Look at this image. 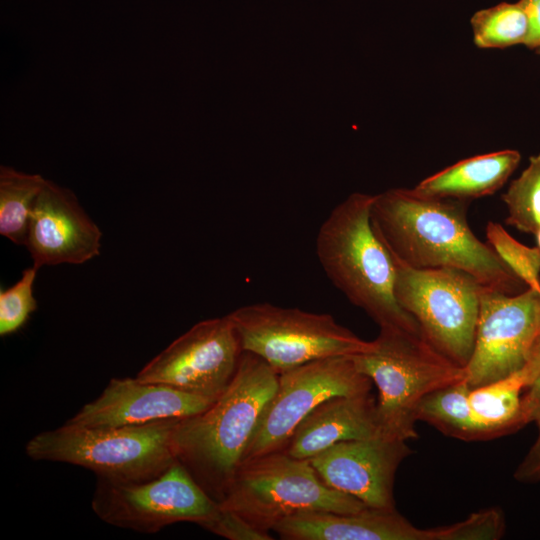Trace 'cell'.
<instances>
[{
  "instance_id": "1",
  "label": "cell",
  "mask_w": 540,
  "mask_h": 540,
  "mask_svg": "<svg viewBox=\"0 0 540 540\" xmlns=\"http://www.w3.org/2000/svg\"><path fill=\"white\" fill-rule=\"evenodd\" d=\"M371 223L392 257L410 267L457 269L483 287L510 295L525 290V283L471 230L467 201L392 188L375 195Z\"/></svg>"
},
{
  "instance_id": "2",
  "label": "cell",
  "mask_w": 540,
  "mask_h": 540,
  "mask_svg": "<svg viewBox=\"0 0 540 540\" xmlns=\"http://www.w3.org/2000/svg\"><path fill=\"white\" fill-rule=\"evenodd\" d=\"M278 377L263 359L243 351L221 396L204 411L180 419L173 429L176 460L217 503L243 461Z\"/></svg>"
},
{
  "instance_id": "3",
  "label": "cell",
  "mask_w": 540,
  "mask_h": 540,
  "mask_svg": "<svg viewBox=\"0 0 540 540\" xmlns=\"http://www.w3.org/2000/svg\"><path fill=\"white\" fill-rule=\"evenodd\" d=\"M374 199L356 192L333 208L316 236L318 261L331 283L379 327L421 333L394 296V261L371 223Z\"/></svg>"
},
{
  "instance_id": "4",
  "label": "cell",
  "mask_w": 540,
  "mask_h": 540,
  "mask_svg": "<svg viewBox=\"0 0 540 540\" xmlns=\"http://www.w3.org/2000/svg\"><path fill=\"white\" fill-rule=\"evenodd\" d=\"M379 329L370 349L351 358L378 389L376 413L381 435L408 441L417 438L416 413L422 400L464 380V367L421 333L394 326Z\"/></svg>"
},
{
  "instance_id": "5",
  "label": "cell",
  "mask_w": 540,
  "mask_h": 540,
  "mask_svg": "<svg viewBox=\"0 0 540 540\" xmlns=\"http://www.w3.org/2000/svg\"><path fill=\"white\" fill-rule=\"evenodd\" d=\"M179 420L105 428L66 422L35 435L27 442L25 451L34 460L86 468L94 472L97 479L148 480L176 461L172 433Z\"/></svg>"
},
{
  "instance_id": "6",
  "label": "cell",
  "mask_w": 540,
  "mask_h": 540,
  "mask_svg": "<svg viewBox=\"0 0 540 540\" xmlns=\"http://www.w3.org/2000/svg\"><path fill=\"white\" fill-rule=\"evenodd\" d=\"M218 505L265 531L299 513H355L368 507L327 486L309 459L294 458L285 451L242 462Z\"/></svg>"
},
{
  "instance_id": "7",
  "label": "cell",
  "mask_w": 540,
  "mask_h": 540,
  "mask_svg": "<svg viewBox=\"0 0 540 540\" xmlns=\"http://www.w3.org/2000/svg\"><path fill=\"white\" fill-rule=\"evenodd\" d=\"M228 316L242 351L260 357L278 374L319 359L353 356L372 345L326 313L259 302Z\"/></svg>"
},
{
  "instance_id": "8",
  "label": "cell",
  "mask_w": 540,
  "mask_h": 540,
  "mask_svg": "<svg viewBox=\"0 0 540 540\" xmlns=\"http://www.w3.org/2000/svg\"><path fill=\"white\" fill-rule=\"evenodd\" d=\"M392 259L400 307L416 320L429 343L465 367L474 346L483 286L457 269H419Z\"/></svg>"
},
{
  "instance_id": "9",
  "label": "cell",
  "mask_w": 540,
  "mask_h": 540,
  "mask_svg": "<svg viewBox=\"0 0 540 540\" xmlns=\"http://www.w3.org/2000/svg\"><path fill=\"white\" fill-rule=\"evenodd\" d=\"M91 506L103 522L141 533H156L178 522L200 525L218 509V503L177 460L148 480L98 479Z\"/></svg>"
},
{
  "instance_id": "10",
  "label": "cell",
  "mask_w": 540,
  "mask_h": 540,
  "mask_svg": "<svg viewBox=\"0 0 540 540\" xmlns=\"http://www.w3.org/2000/svg\"><path fill=\"white\" fill-rule=\"evenodd\" d=\"M371 387L351 356L319 359L280 373L242 462L284 451L297 426L318 405L336 396L370 393Z\"/></svg>"
},
{
  "instance_id": "11",
  "label": "cell",
  "mask_w": 540,
  "mask_h": 540,
  "mask_svg": "<svg viewBox=\"0 0 540 540\" xmlns=\"http://www.w3.org/2000/svg\"><path fill=\"white\" fill-rule=\"evenodd\" d=\"M540 342V290L506 294L482 287L465 382L479 387L521 369Z\"/></svg>"
},
{
  "instance_id": "12",
  "label": "cell",
  "mask_w": 540,
  "mask_h": 540,
  "mask_svg": "<svg viewBox=\"0 0 540 540\" xmlns=\"http://www.w3.org/2000/svg\"><path fill=\"white\" fill-rule=\"evenodd\" d=\"M242 352L229 316L210 318L175 339L136 378L215 401L233 379Z\"/></svg>"
},
{
  "instance_id": "13",
  "label": "cell",
  "mask_w": 540,
  "mask_h": 540,
  "mask_svg": "<svg viewBox=\"0 0 540 540\" xmlns=\"http://www.w3.org/2000/svg\"><path fill=\"white\" fill-rule=\"evenodd\" d=\"M412 453L407 441L379 435L336 443L309 461L332 489L370 508L393 509L397 469Z\"/></svg>"
},
{
  "instance_id": "14",
  "label": "cell",
  "mask_w": 540,
  "mask_h": 540,
  "mask_svg": "<svg viewBox=\"0 0 540 540\" xmlns=\"http://www.w3.org/2000/svg\"><path fill=\"white\" fill-rule=\"evenodd\" d=\"M102 232L75 194L47 180L28 228L25 247L33 266L79 265L100 255Z\"/></svg>"
},
{
  "instance_id": "15",
  "label": "cell",
  "mask_w": 540,
  "mask_h": 540,
  "mask_svg": "<svg viewBox=\"0 0 540 540\" xmlns=\"http://www.w3.org/2000/svg\"><path fill=\"white\" fill-rule=\"evenodd\" d=\"M214 401L136 377L112 378L101 395L85 404L67 423L86 427L146 425L183 419L207 409Z\"/></svg>"
},
{
  "instance_id": "16",
  "label": "cell",
  "mask_w": 540,
  "mask_h": 540,
  "mask_svg": "<svg viewBox=\"0 0 540 540\" xmlns=\"http://www.w3.org/2000/svg\"><path fill=\"white\" fill-rule=\"evenodd\" d=\"M284 540H457L453 523L418 528L396 508L367 507L355 513L313 511L299 513L278 522L272 529Z\"/></svg>"
},
{
  "instance_id": "17",
  "label": "cell",
  "mask_w": 540,
  "mask_h": 540,
  "mask_svg": "<svg viewBox=\"0 0 540 540\" xmlns=\"http://www.w3.org/2000/svg\"><path fill=\"white\" fill-rule=\"evenodd\" d=\"M379 435L376 401L370 393L336 396L302 420L284 451L294 458L310 459L336 443Z\"/></svg>"
},
{
  "instance_id": "18",
  "label": "cell",
  "mask_w": 540,
  "mask_h": 540,
  "mask_svg": "<svg viewBox=\"0 0 540 540\" xmlns=\"http://www.w3.org/2000/svg\"><path fill=\"white\" fill-rule=\"evenodd\" d=\"M521 160L517 150H500L461 160L418 183L422 196L468 201L498 191Z\"/></svg>"
},
{
  "instance_id": "19",
  "label": "cell",
  "mask_w": 540,
  "mask_h": 540,
  "mask_svg": "<svg viewBox=\"0 0 540 540\" xmlns=\"http://www.w3.org/2000/svg\"><path fill=\"white\" fill-rule=\"evenodd\" d=\"M539 372L540 342L521 369L470 389V407L486 440L513 433L526 425L522 415V396Z\"/></svg>"
},
{
  "instance_id": "20",
  "label": "cell",
  "mask_w": 540,
  "mask_h": 540,
  "mask_svg": "<svg viewBox=\"0 0 540 540\" xmlns=\"http://www.w3.org/2000/svg\"><path fill=\"white\" fill-rule=\"evenodd\" d=\"M470 386L462 380L425 397L418 406L417 421L463 441L486 440L469 403Z\"/></svg>"
},
{
  "instance_id": "21",
  "label": "cell",
  "mask_w": 540,
  "mask_h": 540,
  "mask_svg": "<svg viewBox=\"0 0 540 540\" xmlns=\"http://www.w3.org/2000/svg\"><path fill=\"white\" fill-rule=\"evenodd\" d=\"M47 179L40 174L0 167V234L25 246L31 214Z\"/></svg>"
},
{
  "instance_id": "22",
  "label": "cell",
  "mask_w": 540,
  "mask_h": 540,
  "mask_svg": "<svg viewBox=\"0 0 540 540\" xmlns=\"http://www.w3.org/2000/svg\"><path fill=\"white\" fill-rule=\"evenodd\" d=\"M470 23L474 43L483 49L524 45L529 33L528 18L520 1L481 9L473 14Z\"/></svg>"
},
{
  "instance_id": "23",
  "label": "cell",
  "mask_w": 540,
  "mask_h": 540,
  "mask_svg": "<svg viewBox=\"0 0 540 540\" xmlns=\"http://www.w3.org/2000/svg\"><path fill=\"white\" fill-rule=\"evenodd\" d=\"M508 211L505 223L517 230L535 234L540 228V153L529 159L528 166L502 195Z\"/></svg>"
},
{
  "instance_id": "24",
  "label": "cell",
  "mask_w": 540,
  "mask_h": 540,
  "mask_svg": "<svg viewBox=\"0 0 540 540\" xmlns=\"http://www.w3.org/2000/svg\"><path fill=\"white\" fill-rule=\"evenodd\" d=\"M485 234L487 243L510 270L528 288L540 290V249L520 243L497 222L489 221Z\"/></svg>"
},
{
  "instance_id": "25",
  "label": "cell",
  "mask_w": 540,
  "mask_h": 540,
  "mask_svg": "<svg viewBox=\"0 0 540 540\" xmlns=\"http://www.w3.org/2000/svg\"><path fill=\"white\" fill-rule=\"evenodd\" d=\"M38 269L31 266L23 270L12 286L0 291V335L18 331L37 308L33 285Z\"/></svg>"
},
{
  "instance_id": "26",
  "label": "cell",
  "mask_w": 540,
  "mask_h": 540,
  "mask_svg": "<svg viewBox=\"0 0 540 540\" xmlns=\"http://www.w3.org/2000/svg\"><path fill=\"white\" fill-rule=\"evenodd\" d=\"M199 526L230 540H271L269 531L258 528L238 513L220 508Z\"/></svg>"
},
{
  "instance_id": "27",
  "label": "cell",
  "mask_w": 540,
  "mask_h": 540,
  "mask_svg": "<svg viewBox=\"0 0 540 540\" xmlns=\"http://www.w3.org/2000/svg\"><path fill=\"white\" fill-rule=\"evenodd\" d=\"M538 436L514 472V478L522 483L540 482V426Z\"/></svg>"
},
{
  "instance_id": "28",
  "label": "cell",
  "mask_w": 540,
  "mask_h": 540,
  "mask_svg": "<svg viewBox=\"0 0 540 540\" xmlns=\"http://www.w3.org/2000/svg\"><path fill=\"white\" fill-rule=\"evenodd\" d=\"M522 415L525 424L540 426V372L522 396Z\"/></svg>"
},
{
  "instance_id": "29",
  "label": "cell",
  "mask_w": 540,
  "mask_h": 540,
  "mask_svg": "<svg viewBox=\"0 0 540 540\" xmlns=\"http://www.w3.org/2000/svg\"><path fill=\"white\" fill-rule=\"evenodd\" d=\"M529 22V33L524 45L535 51L540 49V0H519Z\"/></svg>"
},
{
  "instance_id": "30",
  "label": "cell",
  "mask_w": 540,
  "mask_h": 540,
  "mask_svg": "<svg viewBox=\"0 0 540 540\" xmlns=\"http://www.w3.org/2000/svg\"><path fill=\"white\" fill-rule=\"evenodd\" d=\"M534 235L536 237L537 247L540 249V228L537 230V232Z\"/></svg>"
},
{
  "instance_id": "31",
  "label": "cell",
  "mask_w": 540,
  "mask_h": 540,
  "mask_svg": "<svg viewBox=\"0 0 540 540\" xmlns=\"http://www.w3.org/2000/svg\"><path fill=\"white\" fill-rule=\"evenodd\" d=\"M540 55V49L536 51Z\"/></svg>"
}]
</instances>
